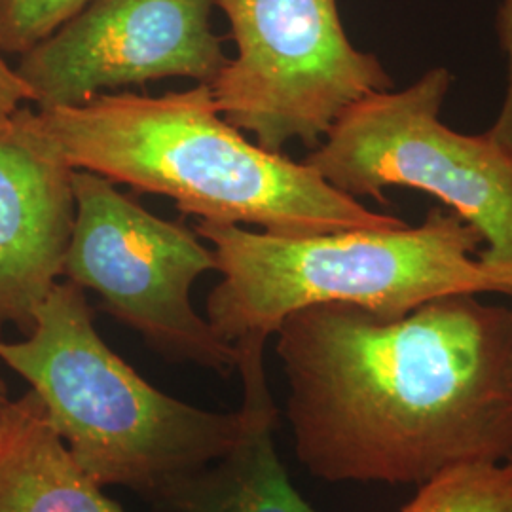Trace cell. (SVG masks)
Segmentation results:
<instances>
[{
    "label": "cell",
    "instance_id": "1",
    "mask_svg": "<svg viewBox=\"0 0 512 512\" xmlns=\"http://www.w3.org/2000/svg\"><path fill=\"white\" fill-rule=\"evenodd\" d=\"M275 336L294 452L311 475L423 486L463 465L512 463L507 308L473 293L401 317L319 304Z\"/></svg>",
    "mask_w": 512,
    "mask_h": 512
},
{
    "label": "cell",
    "instance_id": "2",
    "mask_svg": "<svg viewBox=\"0 0 512 512\" xmlns=\"http://www.w3.org/2000/svg\"><path fill=\"white\" fill-rule=\"evenodd\" d=\"M219 114L211 86L198 84L158 97L101 93L80 107H21L10 120L61 164L167 196L184 215L256 224L274 236L406 226L336 190L306 162L247 141Z\"/></svg>",
    "mask_w": 512,
    "mask_h": 512
},
{
    "label": "cell",
    "instance_id": "3",
    "mask_svg": "<svg viewBox=\"0 0 512 512\" xmlns=\"http://www.w3.org/2000/svg\"><path fill=\"white\" fill-rule=\"evenodd\" d=\"M194 232L213 245L222 275L207 321L232 346L268 342L291 313L319 304L401 317L446 294L512 293V277L478 258L482 236L442 207L420 226L274 236L200 219Z\"/></svg>",
    "mask_w": 512,
    "mask_h": 512
},
{
    "label": "cell",
    "instance_id": "4",
    "mask_svg": "<svg viewBox=\"0 0 512 512\" xmlns=\"http://www.w3.org/2000/svg\"><path fill=\"white\" fill-rule=\"evenodd\" d=\"M0 361L31 385L97 486L126 488L152 507L238 437V412L183 403L112 351L93 325L84 289L69 279L55 283L23 340H0Z\"/></svg>",
    "mask_w": 512,
    "mask_h": 512
},
{
    "label": "cell",
    "instance_id": "5",
    "mask_svg": "<svg viewBox=\"0 0 512 512\" xmlns=\"http://www.w3.org/2000/svg\"><path fill=\"white\" fill-rule=\"evenodd\" d=\"M452 84L450 69L433 67L401 92L368 95L304 162L355 200L385 203L389 186L435 196L482 236L478 258L512 277V156L488 133L465 135L440 120Z\"/></svg>",
    "mask_w": 512,
    "mask_h": 512
},
{
    "label": "cell",
    "instance_id": "6",
    "mask_svg": "<svg viewBox=\"0 0 512 512\" xmlns=\"http://www.w3.org/2000/svg\"><path fill=\"white\" fill-rule=\"evenodd\" d=\"M238 55L211 86L219 112L258 147L317 148L357 101L393 88L374 54L357 50L336 0H215Z\"/></svg>",
    "mask_w": 512,
    "mask_h": 512
},
{
    "label": "cell",
    "instance_id": "7",
    "mask_svg": "<svg viewBox=\"0 0 512 512\" xmlns=\"http://www.w3.org/2000/svg\"><path fill=\"white\" fill-rule=\"evenodd\" d=\"M73 234L63 277L93 291L103 310L177 363L228 376L238 349L194 310L190 291L217 256L181 222L152 215L107 177L73 169Z\"/></svg>",
    "mask_w": 512,
    "mask_h": 512
},
{
    "label": "cell",
    "instance_id": "8",
    "mask_svg": "<svg viewBox=\"0 0 512 512\" xmlns=\"http://www.w3.org/2000/svg\"><path fill=\"white\" fill-rule=\"evenodd\" d=\"M215 0H93L21 55L37 109L80 107L105 90L167 76L213 84L230 57L213 33Z\"/></svg>",
    "mask_w": 512,
    "mask_h": 512
},
{
    "label": "cell",
    "instance_id": "9",
    "mask_svg": "<svg viewBox=\"0 0 512 512\" xmlns=\"http://www.w3.org/2000/svg\"><path fill=\"white\" fill-rule=\"evenodd\" d=\"M73 169L0 122V330L29 334L35 313L63 277L73 234Z\"/></svg>",
    "mask_w": 512,
    "mask_h": 512
},
{
    "label": "cell",
    "instance_id": "10",
    "mask_svg": "<svg viewBox=\"0 0 512 512\" xmlns=\"http://www.w3.org/2000/svg\"><path fill=\"white\" fill-rule=\"evenodd\" d=\"M264 342H241L243 403L232 448L186 476L154 505L158 512H317L296 492L275 448L277 406L264 368Z\"/></svg>",
    "mask_w": 512,
    "mask_h": 512
},
{
    "label": "cell",
    "instance_id": "11",
    "mask_svg": "<svg viewBox=\"0 0 512 512\" xmlns=\"http://www.w3.org/2000/svg\"><path fill=\"white\" fill-rule=\"evenodd\" d=\"M0 512H128L74 461L33 391L0 425Z\"/></svg>",
    "mask_w": 512,
    "mask_h": 512
},
{
    "label": "cell",
    "instance_id": "12",
    "mask_svg": "<svg viewBox=\"0 0 512 512\" xmlns=\"http://www.w3.org/2000/svg\"><path fill=\"white\" fill-rule=\"evenodd\" d=\"M401 512H512V463L450 469L420 486Z\"/></svg>",
    "mask_w": 512,
    "mask_h": 512
},
{
    "label": "cell",
    "instance_id": "13",
    "mask_svg": "<svg viewBox=\"0 0 512 512\" xmlns=\"http://www.w3.org/2000/svg\"><path fill=\"white\" fill-rule=\"evenodd\" d=\"M92 2L0 0V54H27Z\"/></svg>",
    "mask_w": 512,
    "mask_h": 512
},
{
    "label": "cell",
    "instance_id": "14",
    "mask_svg": "<svg viewBox=\"0 0 512 512\" xmlns=\"http://www.w3.org/2000/svg\"><path fill=\"white\" fill-rule=\"evenodd\" d=\"M495 29L499 46L507 57V92L494 126L488 129V137L512 156V0H501Z\"/></svg>",
    "mask_w": 512,
    "mask_h": 512
},
{
    "label": "cell",
    "instance_id": "15",
    "mask_svg": "<svg viewBox=\"0 0 512 512\" xmlns=\"http://www.w3.org/2000/svg\"><path fill=\"white\" fill-rule=\"evenodd\" d=\"M27 101L33 103L31 88L0 55V122L10 120Z\"/></svg>",
    "mask_w": 512,
    "mask_h": 512
},
{
    "label": "cell",
    "instance_id": "16",
    "mask_svg": "<svg viewBox=\"0 0 512 512\" xmlns=\"http://www.w3.org/2000/svg\"><path fill=\"white\" fill-rule=\"evenodd\" d=\"M10 403H12V399L8 397L6 384L0 380V425H2V421H4V416H6V410H8Z\"/></svg>",
    "mask_w": 512,
    "mask_h": 512
},
{
    "label": "cell",
    "instance_id": "17",
    "mask_svg": "<svg viewBox=\"0 0 512 512\" xmlns=\"http://www.w3.org/2000/svg\"><path fill=\"white\" fill-rule=\"evenodd\" d=\"M509 313V336H511V355H512V293H511V308H507Z\"/></svg>",
    "mask_w": 512,
    "mask_h": 512
}]
</instances>
